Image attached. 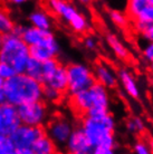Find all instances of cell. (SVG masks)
Here are the masks:
<instances>
[{"mask_svg":"<svg viewBox=\"0 0 153 154\" xmlns=\"http://www.w3.org/2000/svg\"><path fill=\"white\" fill-rule=\"evenodd\" d=\"M44 85L26 73L16 74L4 83L5 100L20 106L23 104L42 100Z\"/></svg>","mask_w":153,"mask_h":154,"instance_id":"obj_1","label":"cell"},{"mask_svg":"<svg viewBox=\"0 0 153 154\" xmlns=\"http://www.w3.org/2000/svg\"><path fill=\"white\" fill-rule=\"evenodd\" d=\"M80 128L84 131L93 147H116L115 119L111 113L100 116H83Z\"/></svg>","mask_w":153,"mask_h":154,"instance_id":"obj_2","label":"cell"},{"mask_svg":"<svg viewBox=\"0 0 153 154\" xmlns=\"http://www.w3.org/2000/svg\"><path fill=\"white\" fill-rule=\"evenodd\" d=\"M29 58V46L20 36L12 32L4 36V42L0 47V62L9 64L16 73L19 74L25 73Z\"/></svg>","mask_w":153,"mask_h":154,"instance_id":"obj_3","label":"cell"},{"mask_svg":"<svg viewBox=\"0 0 153 154\" xmlns=\"http://www.w3.org/2000/svg\"><path fill=\"white\" fill-rule=\"evenodd\" d=\"M47 7L55 16L61 18L74 32L78 35L86 34L89 28V21L73 4L67 0H46Z\"/></svg>","mask_w":153,"mask_h":154,"instance_id":"obj_4","label":"cell"},{"mask_svg":"<svg viewBox=\"0 0 153 154\" xmlns=\"http://www.w3.org/2000/svg\"><path fill=\"white\" fill-rule=\"evenodd\" d=\"M66 72H67V93L69 95L89 88L95 83L93 69L85 64L72 63L66 66Z\"/></svg>","mask_w":153,"mask_h":154,"instance_id":"obj_5","label":"cell"},{"mask_svg":"<svg viewBox=\"0 0 153 154\" xmlns=\"http://www.w3.org/2000/svg\"><path fill=\"white\" fill-rule=\"evenodd\" d=\"M20 123L29 126H44L48 119V107L44 100H36L18 106Z\"/></svg>","mask_w":153,"mask_h":154,"instance_id":"obj_6","label":"cell"},{"mask_svg":"<svg viewBox=\"0 0 153 154\" xmlns=\"http://www.w3.org/2000/svg\"><path fill=\"white\" fill-rule=\"evenodd\" d=\"M44 134H46L44 126H29L20 124L18 128L10 135V139L16 150L26 151L31 150L36 141Z\"/></svg>","mask_w":153,"mask_h":154,"instance_id":"obj_7","label":"cell"},{"mask_svg":"<svg viewBox=\"0 0 153 154\" xmlns=\"http://www.w3.org/2000/svg\"><path fill=\"white\" fill-rule=\"evenodd\" d=\"M29 53H30V57L38 59L40 62H44L47 59L57 58L61 53V45H59L55 34L52 31L49 35L39 44L34 45V46H29Z\"/></svg>","mask_w":153,"mask_h":154,"instance_id":"obj_8","label":"cell"},{"mask_svg":"<svg viewBox=\"0 0 153 154\" xmlns=\"http://www.w3.org/2000/svg\"><path fill=\"white\" fill-rule=\"evenodd\" d=\"M89 91L92 94L93 106L87 112L86 115L100 116L108 114L110 113V106H111V96H110L108 89L105 86L95 82L89 87Z\"/></svg>","mask_w":153,"mask_h":154,"instance_id":"obj_9","label":"cell"},{"mask_svg":"<svg viewBox=\"0 0 153 154\" xmlns=\"http://www.w3.org/2000/svg\"><path fill=\"white\" fill-rule=\"evenodd\" d=\"M73 130L74 126L70 121L64 117H55L48 123L45 131L57 146H64Z\"/></svg>","mask_w":153,"mask_h":154,"instance_id":"obj_10","label":"cell"},{"mask_svg":"<svg viewBox=\"0 0 153 154\" xmlns=\"http://www.w3.org/2000/svg\"><path fill=\"white\" fill-rule=\"evenodd\" d=\"M20 124L17 106L8 102L0 103V134L10 136Z\"/></svg>","mask_w":153,"mask_h":154,"instance_id":"obj_11","label":"cell"},{"mask_svg":"<svg viewBox=\"0 0 153 154\" xmlns=\"http://www.w3.org/2000/svg\"><path fill=\"white\" fill-rule=\"evenodd\" d=\"M67 153H91L93 146L88 141L84 131L80 127H74L72 134L64 145Z\"/></svg>","mask_w":153,"mask_h":154,"instance_id":"obj_12","label":"cell"},{"mask_svg":"<svg viewBox=\"0 0 153 154\" xmlns=\"http://www.w3.org/2000/svg\"><path fill=\"white\" fill-rule=\"evenodd\" d=\"M93 74L96 83L105 86L107 89L115 88L119 84L117 73H115V70L111 66L107 65L106 63H97L93 69Z\"/></svg>","mask_w":153,"mask_h":154,"instance_id":"obj_13","label":"cell"},{"mask_svg":"<svg viewBox=\"0 0 153 154\" xmlns=\"http://www.w3.org/2000/svg\"><path fill=\"white\" fill-rule=\"evenodd\" d=\"M117 78L121 83L123 91L126 93V95L132 100H139L141 96V91L135 77L130 70L126 68H121L117 72Z\"/></svg>","mask_w":153,"mask_h":154,"instance_id":"obj_14","label":"cell"},{"mask_svg":"<svg viewBox=\"0 0 153 154\" xmlns=\"http://www.w3.org/2000/svg\"><path fill=\"white\" fill-rule=\"evenodd\" d=\"M45 86L52 87L56 89L61 94L67 93V72H66V66H64L61 63V65L57 67V69L54 72V74L48 78L45 83Z\"/></svg>","mask_w":153,"mask_h":154,"instance_id":"obj_15","label":"cell"},{"mask_svg":"<svg viewBox=\"0 0 153 154\" xmlns=\"http://www.w3.org/2000/svg\"><path fill=\"white\" fill-rule=\"evenodd\" d=\"M52 30H45V29H39L34 26H23V30L21 32V38L28 46H34L44 40L47 36L49 35Z\"/></svg>","mask_w":153,"mask_h":154,"instance_id":"obj_16","label":"cell"},{"mask_svg":"<svg viewBox=\"0 0 153 154\" xmlns=\"http://www.w3.org/2000/svg\"><path fill=\"white\" fill-rule=\"evenodd\" d=\"M28 21L30 26H34L39 29L52 30L53 27V19L47 11L42 9H36L28 15Z\"/></svg>","mask_w":153,"mask_h":154,"instance_id":"obj_17","label":"cell"},{"mask_svg":"<svg viewBox=\"0 0 153 154\" xmlns=\"http://www.w3.org/2000/svg\"><path fill=\"white\" fill-rule=\"evenodd\" d=\"M106 42L112 53L114 54L116 58L121 60H127L130 58V51L126 48V46L123 44L120 38L114 34H107L106 35Z\"/></svg>","mask_w":153,"mask_h":154,"instance_id":"obj_18","label":"cell"},{"mask_svg":"<svg viewBox=\"0 0 153 154\" xmlns=\"http://www.w3.org/2000/svg\"><path fill=\"white\" fill-rule=\"evenodd\" d=\"M31 151L35 154H57L58 146L52 141L48 135L44 134L36 141Z\"/></svg>","mask_w":153,"mask_h":154,"instance_id":"obj_19","label":"cell"},{"mask_svg":"<svg viewBox=\"0 0 153 154\" xmlns=\"http://www.w3.org/2000/svg\"><path fill=\"white\" fill-rule=\"evenodd\" d=\"M149 0H127L126 7H125V14L127 15L129 19L134 20L138 18V16L141 14L144 9L150 6Z\"/></svg>","mask_w":153,"mask_h":154,"instance_id":"obj_20","label":"cell"},{"mask_svg":"<svg viewBox=\"0 0 153 154\" xmlns=\"http://www.w3.org/2000/svg\"><path fill=\"white\" fill-rule=\"evenodd\" d=\"M61 65V62L57 58H52L42 62V78L40 83L42 85L46 83V81L54 74V72L57 69V67Z\"/></svg>","mask_w":153,"mask_h":154,"instance_id":"obj_21","label":"cell"},{"mask_svg":"<svg viewBox=\"0 0 153 154\" xmlns=\"http://www.w3.org/2000/svg\"><path fill=\"white\" fill-rule=\"evenodd\" d=\"M125 128L131 134H141L145 131V123L141 117L133 116V117H130L126 121Z\"/></svg>","mask_w":153,"mask_h":154,"instance_id":"obj_22","label":"cell"},{"mask_svg":"<svg viewBox=\"0 0 153 154\" xmlns=\"http://www.w3.org/2000/svg\"><path fill=\"white\" fill-rule=\"evenodd\" d=\"M25 73L27 75H29L30 77H33V78H35V79H37L38 82H40V78H42V62L38 59L30 57L28 63H27Z\"/></svg>","mask_w":153,"mask_h":154,"instance_id":"obj_23","label":"cell"},{"mask_svg":"<svg viewBox=\"0 0 153 154\" xmlns=\"http://www.w3.org/2000/svg\"><path fill=\"white\" fill-rule=\"evenodd\" d=\"M14 27H15V21L11 19V17L5 9L0 8V32H2L4 35L10 34Z\"/></svg>","mask_w":153,"mask_h":154,"instance_id":"obj_24","label":"cell"},{"mask_svg":"<svg viewBox=\"0 0 153 154\" xmlns=\"http://www.w3.org/2000/svg\"><path fill=\"white\" fill-rule=\"evenodd\" d=\"M108 17H110L112 23L121 28L126 27L127 23H129V20H130L125 12H122L120 10H116V9H111L108 11Z\"/></svg>","mask_w":153,"mask_h":154,"instance_id":"obj_25","label":"cell"},{"mask_svg":"<svg viewBox=\"0 0 153 154\" xmlns=\"http://www.w3.org/2000/svg\"><path fill=\"white\" fill-rule=\"evenodd\" d=\"M63 96H64V94H61V92L44 85L42 100H46V102H49V103H57V102H59L61 100Z\"/></svg>","mask_w":153,"mask_h":154,"instance_id":"obj_26","label":"cell"},{"mask_svg":"<svg viewBox=\"0 0 153 154\" xmlns=\"http://www.w3.org/2000/svg\"><path fill=\"white\" fill-rule=\"evenodd\" d=\"M16 149L10 136L0 134V154H15Z\"/></svg>","mask_w":153,"mask_h":154,"instance_id":"obj_27","label":"cell"},{"mask_svg":"<svg viewBox=\"0 0 153 154\" xmlns=\"http://www.w3.org/2000/svg\"><path fill=\"white\" fill-rule=\"evenodd\" d=\"M132 152L133 154H153L148 142L144 140H138L134 143L132 146Z\"/></svg>","mask_w":153,"mask_h":154,"instance_id":"obj_28","label":"cell"},{"mask_svg":"<svg viewBox=\"0 0 153 154\" xmlns=\"http://www.w3.org/2000/svg\"><path fill=\"white\" fill-rule=\"evenodd\" d=\"M15 69L12 68L11 66L7 64L5 62H0V77L6 81V79H9L10 77H12L14 75H16Z\"/></svg>","mask_w":153,"mask_h":154,"instance_id":"obj_29","label":"cell"},{"mask_svg":"<svg viewBox=\"0 0 153 154\" xmlns=\"http://www.w3.org/2000/svg\"><path fill=\"white\" fill-rule=\"evenodd\" d=\"M142 57L149 64H153V42H146L142 48Z\"/></svg>","mask_w":153,"mask_h":154,"instance_id":"obj_30","label":"cell"},{"mask_svg":"<svg viewBox=\"0 0 153 154\" xmlns=\"http://www.w3.org/2000/svg\"><path fill=\"white\" fill-rule=\"evenodd\" d=\"M83 44H84V47L87 50H95L96 48H97V45H98L97 39H96L94 36H91V35L85 36L84 40H83Z\"/></svg>","mask_w":153,"mask_h":154,"instance_id":"obj_31","label":"cell"},{"mask_svg":"<svg viewBox=\"0 0 153 154\" xmlns=\"http://www.w3.org/2000/svg\"><path fill=\"white\" fill-rule=\"evenodd\" d=\"M89 154H116V150L115 147L94 146Z\"/></svg>","mask_w":153,"mask_h":154,"instance_id":"obj_32","label":"cell"},{"mask_svg":"<svg viewBox=\"0 0 153 154\" xmlns=\"http://www.w3.org/2000/svg\"><path fill=\"white\" fill-rule=\"evenodd\" d=\"M140 34L146 42H153V23L146 25L145 27L142 29Z\"/></svg>","mask_w":153,"mask_h":154,"instance_id":"obj_33","label":"cell"},{"mask_svg":"<svg viewBox=\"0 0 153 154\" xmlns=\"http://www.w3.org/2000/svg\"><path fill=\"white\" fill-rule=\"evenodd\" d=\"M4 83L5 81L0 77V103H4L5 100V95H4Z\"/></svg>","mask_w":153,"mask_h":154,"instance_id":"obj_34","label":"cell"},{"mask_svg":"<svg viewBox=\"0 0 153 154\" xmlns=\"http://www.w3.org/2000/svg\"><path fill=\"white\" fill-rule=\"evenodd\" d=\"M31 0H10L9 2L12 5H15V6H21V5H25L27 2H29Z\"/></svg>","mask_w":153,"mask_h":154,"instance_id":"obj_35","label":"cell"},{"mask_svg":"<svg viewBox=\"0 0 153 154\" xmlns=\"http://www.w3.org/2000/svg\"><path fill=\"white\" fill-rule=\"evenodd\" d=\"M80 4L84 5V6H88V5L92 2V0H77Z\"/></svg>","mask_w":153,"mask_h":154,"instance_id":"obj_36","label":"cell"},{"mask_svg":"<svg viewBox=\"0 0 153 154\" xmlns=\"http://www.w3.org/2000/svg\"><path fill=\"white\" fill-rule=\"evenodd\" d=\"M146 142H148V144H149L150 149H151V150H152V152H153V137H150V139L148 140Z\"/></svg>","mask_w":153,"mask_h":154,"instance_id":"obj_37","label":"cell"},{"mask_svg":"<svg viewBox=\"0 0 153 154\" xmlns=\"http://www.w3.org/2000/svg\"><path fill=\"white\" fill-rule=\"evenodd\" d=\"M4 34L2 32H0V47H1V45H2V42H4Z\"/></svg>","mask_w":153,"mask_h":154,"instance_id":"obj_38","label":"cell"},{"mask_svg":"<svg viewBox=\"0 0 153 154\" xmlns=\"http://www.w3.org/2000/svg\"><path fill=\"white\" fill-rule=\"evenodd\" d=\"M150 73H151V75L153 77V64H150Z\"/></svg>","mask_w":153,"mask_h":154,"instance_id":"obj_39","label":"cell"},{"mask_svg":"<svg viewBox=\"0 0 153 154\" xmlns=\"http://www.w3.org/2000/svg\"><path fill=\"white\" fill-rule=\"evenodd\" d=\"M67 154H89V153H80L78 152V153H67Z\"/></svg>","mask_w":153,"mask_h":154,"instance_id":"obj_40","label":"cell"},{"mask_svg":"<svg viewBox=\"0 0 153 154\" xmlns=\"http://www.w3.org/2000/svg\"><path fill=\"white\" fill-rule=\"evenodd\" d=\"M149 1H150V4H151L153 6V0H149Z\"/></svg>","mask_w":153,"mask_h":154,"instance_id":"obj_41","label":"cell"},{"mask_svg":"<svg viewBox=\"0 0 153 154\" xmlns=\"http://www.w3.org/2000/svg\"><path fill=\"white\" fill-rule=\"evenodd\" d=\"M7 1H8V2H9V1H10V0H7Z\"/></svg>","mask_w":153,"mask_h":154,"instance_id":"obj_42","label":"cell"}]
</instances>
